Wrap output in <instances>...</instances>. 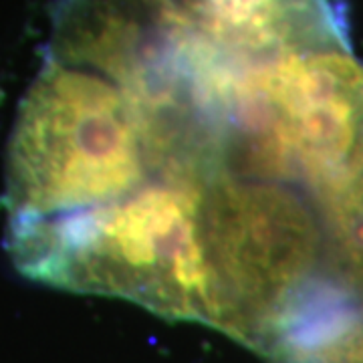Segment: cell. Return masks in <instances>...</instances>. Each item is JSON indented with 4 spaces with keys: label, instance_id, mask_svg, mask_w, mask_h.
Masks as SVG:
<instances>
[{
    "label": "cell",
    "instance_id": "3",
    "mask_svg": "<svg viewBox=\"0 0 363 363\" xmlns=\"http://www.w3.org/2000/svg\"><path fill=\"white\" fill-rule=\"evenodd\" d=\"M152 178L130 95L95 71L45 57L6 145L9 220L109 204Z\"/></svg>",
    "mask_w": 363,
    "mask_h": 363
},
{
    "label": "cell",
    "instance_id": "4",
    "mask_svg": "<svg viewBox=\"0 0 363 363\" xmlns=\"http://www.w3.org/2000/svg\"><path fill=\"white\" fill-rule=\"evenodd\" d=\"M200 212L216 329L252 350L283 301L323 269L315 206L293 184L218 174L202 186Z\"/></svg>",
    "mask_w": 363,
    "mask_h": 363
},
{
    "label": "cell",
    "instance_id": "5",
    "mask_svg": "<svg viewBox=\"0 0 363 363\" xmlns=\"http://www.w3.org/2000/svg\"><path fill=\"white\" fill-rule=\"evenodd\" d=\"M188 25L230 52L252 59L350 43L331 0H172Z\"/></svg>",
    "mask_w": 363,
    "mask_h": 363
},
{
    "label": "cell",
    "instance_id": "2",
    "mask_svg": "<svg viewBox=\"0 0 363 363\" xmlns=\"http://www.w3.org/2000/svg\"><path fill=\"white\" fill-rule=\"evenodd\" d=\"M220 174L309 194L363 172V65L350 43L234 63L218 113Z\"/></svg>",
    "mask_w": 363,
    "mask_h": 363
},
{
    "label": "cell",
    "instance_id": "1",
    "mask_svg": "<svg viewBox=\"0 0 363 363\" xmlns=\"http://www.w3.org/2000/svg\"><path fill=\"white\" fill-rule=\"evenodd\" d=\"M200 204V184L152 178L109 204L13 218L4 245L16 271L30 281L125 298L216 329L218 298Z\"/></svg>",
    "mask_w": 363,
    "mask_h": 363
},
{
    "label": "cell",
    "instance_id": "6",
    "mask_svg": "<svg viewBox=\"0 0 363 363\" xmlns=\"http://www.w3.org/2000/svg\"><path fill=\"white\" fill-rule=\"evenodd\" d=\"M323 234V269L363 297V172L311 194Z\"/></svg>",
    "mask_w": 363,
    "mask_h": 363
}]
</instances>
